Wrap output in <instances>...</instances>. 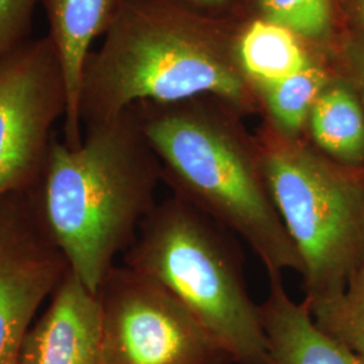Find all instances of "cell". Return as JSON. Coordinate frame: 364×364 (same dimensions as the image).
I'll return each mask as SVG.
<instances>
[{"label":"cell","mask_w":364,"mask_h":364,"mask_svg":"<svg viewBox=\"0 0 364 364\" xmlns=\"http://www.w3.org/2000/svg\"><path fill=\"white\" fill-rule=\"evenodd\" d=\"M212 93L247 107L246 82L218 39L170 0H120L81 81V127L144 102L173 105Z\"/></svg>","instance_id":"obj_2"},{"label":"cell","mask_w":364,"mask_h":364,"mask_svg":"<svg viewBox=\"0 0 364 364\" xmlns=\"http://www.w3.org/2000/svg\"><path fill=\"white\" fill-rule=\"evenodd\" d=\"M274 205L302 260L305 301L341 291L364 262V168L270 127L259 144Z\"/></svg>","instance_id":"obj_5"},{"label":"cell","mask_w":364,"mask_h":364,"mask_svg":"<svg viewBox=\"0 0 364 364\" xmlns=\"http://www.w3.org/2000/svg\"><path fill=\"white\" fill-rule=\"evenodd\" d=\"M66 108L64 70L48 36L0 57V200L41 183Z\"/></svg>","instance_id":"obj_7"},{"label":"cell","mask_w":364,"mask_h":364,"mask_svg":"<svg viewBox=\"0 0 364 364\" xmlns=\"http://www.w3.org/2000/svg\"><path fill=\"white\" fill-rule=\"evenodd\" d=\"M267 21L308 38L326 36L331 23L329 0H260Z\"/></svg>","instance_id":"obj_16"},{"label":"cell","mask_w":364,"mask_h":364,"mask_svg":"<svg viewBox=\"0 0 364 364\" xmlns=\"http://www.w3.org/2000/svg\"><path fill=\"white\" fill-rule=\"evenodd\" d=\"M132 107L173 195L246 240L269 278L302 274L299 251L269 192L259 146L221 114L177 103Z\"/></svg>","instance_id":"obj_3"},{"label":"cell","mask_w":364,"mask_h":364,"mask_svg":"<svg viewBox=\"0 0 364 364\" xmlns=\"http://www.w3.org/2000/svg\"><path fill=\"white\" fill-rule=\"evenodd\" d=\"M50 297L25 335L18 364H105L97 294L68 269Z\"/></svg>","instance_id":"obj_9"},{"label":"cell","mask_w":364,"mask_h":364,"mask_svg":"<svg viewBox=\"0 0 364 364\" xmlns=\"http://www.w3.org/2000/svg\"><path fill=\"white\" fill-rule=\"evenodd\" d=\"M305 129L324 156L364 168V107L350 84L329 82L314 102Z\"/></svg>","instance_id":"obj_12"},{"label":"cell","mask_w":364,"mask_h":364,"mask_svg":"<svg viewBox=\"0 0 364 364\" xmlns=\"http://www.w3.org/2000/svg\"><path fill=\"white\" fill-rule=\"evenodd\" d=\"M232 232L177 196L144 218L123 264L178 299L236 364H269L259 305Z\"/></svg>","instance_id":"obj_4"},{"label":"cell","mask_w":364,"mask_h":364,"mask_svg":"<svg viewBox=\"0 0 364 364\" xmlns=\"http://www.w3.org/2000/svg\"><path fill=\"white\" fill-rule=\"evenodd\" d=\"M239 60L260 90L311 64L296 34L270 21H258L248 27L239 43Z\"/></svg>","instance_id":"obj_13"},{"label":"cell","mask_w":364,"mask_h":364,"mask_svg":"<svg viewBox=\"0 0 364 364\" xmlns=\"http://www.w3.org/2000/svg\"><path fill=\"white\" fill-rule=\"evenodd\" d=\"M69 264L39 205V186L0 200V364H18L28 328Z\"/></svg>","instance_id":"obj_8"},{"label":"cell","mask_w":364,"mask_h":364,"mask_svg":"<svg viewBox=\"0 0 364 364\" xmlns=\"http://www.w3.org/2000/svg\"><path fill=\"white\" fill-rule=\"evenodd\" d=\"M347 57L356 84V92L364 107V38H356L348 43Z\"/></svg>","instance_id":"obj_18"},{"label":"cell","mask_w":364,"mask_h":364,"mask_svg":"<svg viewBox=\"0 0 364 364\" xmlns=\"http://www.w3.org/2000/svg\"><path fill=\"white\" fill-rule=\"evenodd\" d=\"M197 1H204V3H218V1H221V0H197Z\"/></svg>","instance_id":"obj_19"},{"label":"cell","mask_w":364,"mask_h":364,"mask_svg":"<svg viewBox=\"0 0 364 364\" xmlns=\"http://www.w3.org/2000/svg\"><path fill=\"white\" fill-rule=\"evenodd\" d=\"M85 129L76 149L53 139L39 205L69 269L97 294L156 207L162 168L134 107Z\"/></svg>","instance_id":"obj_1"},{"label":"cell","mask_w":364,"mask_h":364,"mask_svg":"<svg viewBox=\"0 0 364 364\" xmlns=\"http://www.w3.org/2000/svg\"><path fill=\"white\" fill-rule=\"evenodd\" d=\"M259 311L269 364H364L314 324L304 301L290 299L282 277L269 278V294Z\"/></svg>","instance_id":"obj_11"},{"label":"cell","mask_w":364,"mask_h":364,"mask_svg":"<svg viewBox=\"0 0 364 364\" xmlns=\"http://www.w3.org/2000/svg\"><path fill=\"white\" fill-rule=\"evenodd\" d=\"M41 0H0V57L31 38L34 13Z\"/></svg>","instance_id":"obj_17"},{"label":"cell","mask_w":364,"mask_h":364,"mask_svg":"<svg viewBox=\"0 0 364 364\" xmlns=\"http://www.w3.org/2000/svg\"><path fill=\"white\" fill-rule=\"evenodd\" d=\"M363 11H364V0H363Z\"/></svg>","instance_id":"obj_20"},{"label":"cell","mask_w":364,"mask_h":364,"mask_svg":"<svg viewBox=\"0 0 364 364\" xmlns=\"http://www.w3.org/2000/svg\"><path fill=\"white\" fill-rule=\"evenodd\" d=\"M105 364H231L230 355L166 289L114 266L97 291Z\"/></svg>","instance_id":"obj_6"},{"label":"cell","mask_w":364,"mask_h":364,"mask_svg":"<svg viewBox=\"0 0 364 364\" xmlns=\"http://www.w3.org/2000/svg\"><path fill=\"white\" fill-rule=\"evenodd\" d=\"M304 302L316 326L364 362V262L341 291Z\"/></svg>","instance_id":"obj_15"},{"label":"cell","mask_w":364,"mask_h":364,"mask_svg":"<svg viewBox=\"0 0 364 364\" xmlns=\"http://www.w3.org/2000/svg\"><path fill=\"white\" fill-rule=\"evenodd\" d=\"M49 22L48 37L58 54L65 76L68 108L63 142L76 149L82 142L78 114L85 61L93 39L105 33L120 0H41Z\"/></svg>","instance_id":"obj_10"},{"label":"cell","mask_w":364,"mask_h":364,"mask_svg":"<svg viewBox=\"0 0 364 364\" xmlns=\"http://www.w3.org/2000/svg\"><path fill=\"white\" fill-rule=\"evenodd\" d=\"M328 84L326 72L311 63L293 76L260 90L272 127L287 138H299L314 102Z\"/></svg>","instance_id":"obj_14"}]
</instances>
